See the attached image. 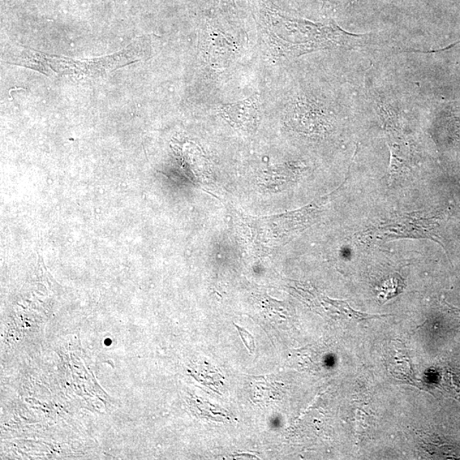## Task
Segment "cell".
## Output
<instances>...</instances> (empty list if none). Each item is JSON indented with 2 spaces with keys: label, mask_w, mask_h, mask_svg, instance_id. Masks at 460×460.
Returning a JSON list of instances; mask_svg holds the SVG:
<instances>
[{
  "label": "cell",
  "mask_w": 460,
  "mask_h": 460,
  "mask_svg": "<svg viewBox=\"0 0 460 460\" xmlns=\"http://www.w3.org/2000/svg\"><path fill=\"white\" fill-rule=\"evenodd\" d=\"M139 47L132 43L120 53L107 57L85 60L50 55L38 51L21 47L17 61L14 64L33 68L46 75H70L79 77H96L116 68L139 61Z\"/></svg>",
  "instance_id": "cell-1"
},
{
  "label": "cell",
  "mask_w": 460,
  "mask_h": 460,
  "mask_svg": "<svg viewBox=\"0 0 460 460\" xmlns=\"http://www.w3.org/2000/svg\"><path fill=\"white\" fill-rule=\"evenodd\" d=\"M441 216H424L422 213L402 214L390 219L378 228V235L387 240L397 238L429 239L442 245L438 228Z\"/></svg>",
  "instance_id": "cell-2"
},
{
  "label": "cell",
  "mask_w": 460,
  "mask_h": 460,
  "mask_svg": "<svg viewBox=\"0 0 460 460\" xmlns=\"http://www.w3.org/2000/svg\"><path fill=\"white\" fill-rule=\"evenodd\" d=\"M323 301L324 303L329 305L331 309H334L339 315L345 316L355 321L380 319V318L389 316V315H368L367 313L356 311L350 306L346 301L333 300L328 298L324 299Z\"/></svg>",
  "instance_id": "cell-3"
},
{
  "label": "cell",
  "mask_w": 460,
  "mask_h": 460,
  "mask_svg": "<svg viewBox=\"0 0 460 460\" xmlns=\"http://www.w3.org/2000/svg\"><path fill=\"white\" fill-rule=\"evenodd\" d=\"M390 145L391 159L389 169V177L390 179L397 178L403 173H407L410 170L408 161L402 156V150L397 144Z\"/></svg>",
  "instance_id": "cell-4"
},
{
  "label": "cell",
  "mask_w": 460,
  "mask_h": 460,
  "mask_svg": "<svg viewBox=\"0 0 460 460\" xmlns=\"http://www.w3.org/2000/svg\"><path fill=\"white\" fill-rule=\"evenodd\" d=\"M404 287L403 281L401 277L397 276L387 281L382 286L380 296L382 299H390L394 296L401 294Z\"/></svg>",
  "instance_id": "cell-5"
},
{
  "label": "cell",
  "mask_w": 460,
  "mask_h": 460,
  "mask_svg": "<svg viewBox=\"0 0 460 460\" xmlns=\"http://www.w3.org/2000/svg\"><path fill=\"white\" fill-rule=\"evenodd\" d=\"M236 328H237L239 331L240 337H242L245 346H246L247 348H248V350L250 351L252 353V352L255 350V339H253L252 335L250 333H248L246 330L240 328L238 326H236Z\"/></svg>",
  "instance_id": "cell-6"
},
{
  "label": "cell",
  "mask_w": 460,
  "mask_h": 460,
  "mask_svg": "<svg viewBox=\"0 0 460 460\" xmlns=\"http://www.w3.org/2000/svg\"><path fill=\"white\" fill-rule=\"evenodd\" d=\"M451 312L456 314V315L460 316V309L450 306Z\"/></svg>",
  "instance_id": "cell-7"
}]
</instances>
